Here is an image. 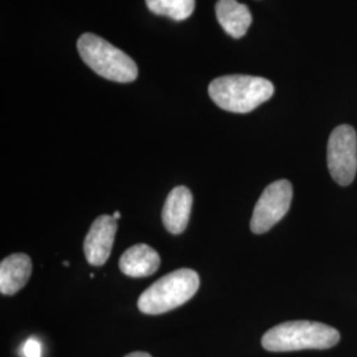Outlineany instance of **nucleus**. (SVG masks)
<instances>
[{"label":"nucleus","mask_w":357,"mask_h":357,"mask_svg":"<svg viewBox=\"0 0 357 357\" xmlns=\"http://www.w3.org/2000/svg\"><path fill=\"white\" fill-rule=\"evenodd\" d=\"M208 93L218 107L245 114L268 101L274 94V85L262 77L231 75L213 79Z\"/></svg>","instance_id":"nucleus-1"},{"label":"nucleus","mask_w":357,"mask_h":357,"mask_svg":"<svg viewBox=\"0 0 357 357\" xmlns=\"http://www.w3.org/2000/svg\"><path fill=\"white\" fill-rule=\"evenodd\" d=\"M340 333L327 324L294 320L270 328L262 336V347L270 352L328 349L339 343Z\"/></svg>","instance_id":"nucleus-2"},{"label":"nucleus","mask_w":357,"mask_h":357,"mask_svg":"<svg viewBox=\"0 0 357 357\" xmlns=\"http://www.w3.org/2000/svg\"><path fill=\"white\" fill-rule=\"evenodd\" d=\"M200 287L199 274L178 268L151 284L138 299V308L147 315H160L188 302Z\"/></svg>","instance_id":"nucleus-3"},{"label":"nucleus","mask_w":357,"mask_h":357,"mask_svg":"<svg viewBox=\"0 0 357 357\" xmlns=\"http://www.w3.org/2000/svg\"><path fill=\"white\" fill-rule=\"evenodd\" d=\"M77 50L84 63L106 79L128 84L138 77L135 61L97 35L84 33L77 41Z\"/></svg>","instance_id":"nucleus-4"},{"label":"nucleus","mask_w":357,"mask_h":357,"mask_svg":"<svg viewBox=\"0 0 357 357\" xmlns=\"http://www.w3.org/2000/svg\"><path fill=\"white\" fill-rule=\"evenodd\" d=\"M327 165L332 178L340 185H349L356 176L357 135L349 125L337 126L327 146Z\"/></svg>","instance_id":"nucleus-5"},{"label":"nucleus","mask_w":357,"mask_h":357,"mask_svg":"<svg viewBox=\"0 0 357 357\" xmlns=\"http://www.w3.org/2000/svg\"><path fill=\"white\" fill-rule=\"evenodd\" d=\"M293 200V185L289 180H277L262 192L255 204L250 220V229L255 234H264L278 224L290 209Z\"/></svg>","instance_id":"nucleus-6"},{"label":"nucleus","mask_w":357,"mask_h":357,"mask_svg":"<svg viewBox=\"0 0 357 357\" xmlns=\"http://www.w3.org/2000/svg\"><path fill=\"white\" fill-rule=\"evenodd\" d=\"M116 229L118 222L110 215H102L93 222L84 241V253L91 266L106 264L113 249Z\"/></svg>","instance_id":"nucleus-7"},{"label":"nucleus","mask_w":357,"mask_h":357,"mask_svg":"<svg viewBox=\"0 0 357 357\" xmlns=\"http://www.w3.org/2000/svg\"><path fill=\"white\" fill-rule=\"evenodd\" d=\"M193 196L190 188L184 185L175 187L168 193L166 203L163 206L162 220L166 228L171 234L183 233L191 217Z\"/></svg>","instance_id":"nucleus-8"},{"label":"nucleus","mask_w":357,"mask_h":357,"mask_svg":"<svg viewBox=\"0 0 357 357\" xmlns=\"http://www.w3.org/2000/svg\"><path fill=\"white\" fill-rule=\"evenodd\" d=\"M160 266V255L146 243H138L121 255L119 270L131 278L150 277Z\"/></svg>","instance_id":"nucleus-9"},{"label":"nucleus","mask_w":357,"mask_h":357,"mask_svg":"<svg viewBox=\"0 0 357 357\" xmlns=\"http://www.w3.org/2000/svg\"><path fill=\"white\" fill-rule=\"evenodd\" d=\"M32 274V261L29 255L15 253L4 258L0 264V293L13 295L20 291Z\"/></svg>","instance_id":"nucleus-10"},{"label":"nucleus","mask_w":357,"mask_h":357,"mask_svg":"<svg viewBox=\"0 0 357 357\" xmlns=\"http://www.w3.org/2000/svg\"><path fill=\"white\" fill-rule=\"evenodd\" d=\"M216 16L220 26L233 38H243L252 26L250 10L237 0H218Z\"/></svg>","instance_id":"nucleus-11"},{"label":"nucleus","mask_w":357,"mask_h":357,"mask_svg":"<svg viewBox=\"0 0 357 357\" xmlns=\"http://www.w3.org/2000/svg\"><path fill=\"white\" fill-rule=\"evenodd\" d=\"M149 10L155 15L167 16L175 22L185 20L195 11L196 0H146Z\"/></svg>","instance_id":"nucleus-12"},{"label":"nucleus","mask_w":357,"mask_h":357,"mask_svg":"<svg viewBox=\"0 0 357 357\" xmlns=\"http://www.w3.org/2000/svg\"><path fill=\"white\" fill-rule=\"evenodd\" d=\"M23 352L26 357H40L41 356V345L35 337H31L26 340Z\"/></svg>","instance_id":"nucleus-13"},{"label":"nucleus","mask_w":357,"mask_h":357,"mask_svg":"<svg viewBox=\"0 0 357 357\" xmlns=\"http://www.w3.org/2000/svg\"><path fill=\"white\" fill-rule=\"evenodd\" d=\"M125 357H153L150 354L147 352H132V354H128V356Z\"/></svg>","instance_id":"nucleus-14"},{"label":"nucleus","mask_w":357,"mask_h":357,"mask_svg":"<svg viewBox=\"0 0 357 357\" xmlns=\"http://www.w3.org/2000/svg\"><path fill=\"white\" fill-rule=\"evenodd\" d=\"M113 217H114L115 220H118V218L121 217V215H119V212H114V215H113Z\"/></svg>","instance_id":"nucleus-15"}]
</instances>
